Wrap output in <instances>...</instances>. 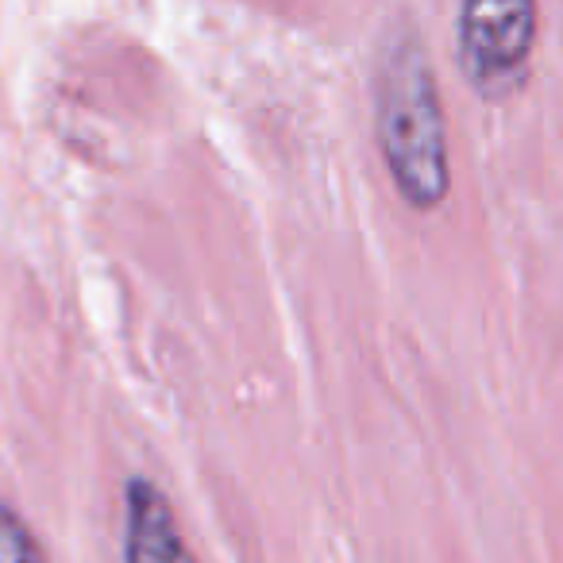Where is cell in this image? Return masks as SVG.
Returning <instances> with one entry per match:
<instances>
[{"label": "cell", "mask_w": 563, "mask_h": 563, "mask_svg": "<svg viewBox=\"0 0 563 563\" xmlns=\"http://www.w3.org/2000/svg\"><path fill=\"white\" fill-rule=\"evenodd\" d=\"M375 140L401 201L437 212L452 194V143L432 55L417 27L394 35L378 63Z\"/></svg>", "instance_id": "6da1fadb"}, {"label": "cell", "mask_w": 563, "mask_h": 563, "mask_svg": "<svg viewBox=\"0 0 563 563\" xmlns=\"http://www.w3.org/2000/svg\"><path fill=\"white\" fill-rule=\"evenodd\" d=\"M540 9L529 0H471L455 16V58L483 97H509L529 74Z\"/></svg>", "instance_id": "7a4b0ae2"}, {"label": "cell", "mask_w": 563, "mask_h": 563, "mask_svg": "<svg viewBox=\"0 0 563 563\" xmlns=\"http://www.w3.org/2000/svg\"><path fill=\"white\" fill-rule=\"evenodd\" d=\"M124 563H197L170 498L147 475L124 486Z\"/></svg>", "instance_id": "3957f363"}, {"label": "cell", "mask_w": 563, "mask_h": 563, "mask_svg": "<svg viewBox=\"0 0 563 563\" xmlns=\"http://www.w3.org/2000/svg\"><path fill=\"white\" fill-rule=\"evenodd\" d=\"M0 563H51L35 529L0 498Z\"/></svg>", "instance_id": "277c9868"}]
</instances>
